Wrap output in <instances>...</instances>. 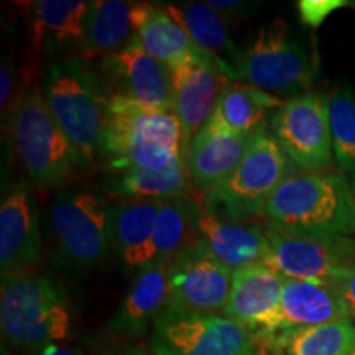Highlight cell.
<instances>
[{"mask_svg": "<svg viewBox=\"0 0 355 355\" xmlns=\"http://www.w3.org/2000/svg\"><path fill=\"white\" fill-rule=\"evenodd\" d=\"M183 127L171 110H155L107 94L101 155L112 171L162 170L186 157Z\"/></svg>", "mask_w": 355, "mask_h": 355, "instance_id": "obj_1", "label": "cell"}, {"mask_svg": "<svg viewBox=\"0 0 355 355\" xmlns=\"http://www.w3.org/2000/svg\"><path fill=\"white\" fill-rule=\"evenodd\" d=\"M273 227L355 239V199L343 173L288 176L265 204Z\"/></svg>", "mask_w": 355, "mask_h": 355, "instance_id": "obj_2", "label": "cell"}, {"mask_svg": "<svg viewBox=\"0 0 355 355\" xmlns=\"http://www.w3.org/2000/svg\"><path fill=\"white\" fill-rule=\"evenodd\" d=\"M43 96L83 162H94L104 141L107 94H104L86 61L74 56L48 64Z\"/></svg>", "mask_w": 355, "mask_h": 355, "instance_id": "obj_3", "label": "cell"}, {"mask_svg": "<svg viewBox=\"0 0 355 355\" xmlns=\"http://www.w3.org/2000/svg\"><path fill=\"white\" fill-rule=\"evenodd\" d=\"M0 326L8 343L28 350L68 339L71 313L64 291L32 272L2 277Z\"/></svg>", "mask_w": 355, "mask_h": 355, "instance_id": "obj_4", "label": "cell"}, {"mask_svg": "<svg viewBox=\"0 0 355 355\" xmlns=\"http://www.w3.org/2000/svg\"><path fill=\"white\" fill-rule=\"evenodd\" d=\"M10 130L21 165L40 188L64 183L74 168L83 163L81 155L53 117L43 91L35 84L26 87L17 101Z\"/></svg>", "mask_w": 355, "mask_h": 355, "instance_id": "obj_5", "label": "cell"}, {"mask_svg": "<svg viewBox=\"0 0 355 355\" xmlns=\"http://www.w3.org/2000/svg\"><path fill=\"white\" fill-rule=\"evenodd\" d=\"M290 170V159L263 125L255 130L254 140L237 168L222 183L206 193V209L230 220L263 216L265 204Z\"/></svg>", "mask_w": 355, "mask_h": 355, "instance_id": "obj_6", "label": "cell"}, {"mask_svg": "<svg viewBox=\"0 0 355 355\" xmlns=\"http://www.w3.org/2000/svg\"><path fill=\"white\" fill-rule=\"evenodd\" d=\"M235 71L237 79L268 94H298L316 78L318 58L277 19L257 32L241 53Z\"/></svg>", "mask_w": 355, "mask_h": 355, "instance_id": "obj_7", "label": "cell"}, {"mask_svg": "<svg viewBox=\"0 0 355 355\" xmlns=\"http://www.w3.org/2000/svg\"><path fill=\"white\" fill-rule=\"evenodd\" d=\"M48 229L61 263L87 270L105 259L110 245L109 207L89 191H63L48 207Z\"/></svg>", "mask_w": 355, "mask_h": 355, "instance_id": "obj_8", "label": "cell"}, {"mask_svg": "<svg viewBox=\"0 0 355 355\" xmlns=\"http://www.w3.org/2000/svg\"><path fill=\"white\" fill-rule=\"evenodd\" d=\"M261 339L232 319L165 309L153 322L155 355H260Z\"/></svg>", "mask_w": 355, "mask_h": 355, "instance_id": "obj_9", "label": "cell"}, {"mask_svg": "<svg viewBox=\"0 0 355 355\" xmlns=\"http://www.w3.org/2000/svg\"><path fill=\"white\" fill-rule=\"evenodd\" d=\"M268 250L263 261L283 278L327 283L355 266V239L265 227Z\"/></svg>", "mask_w": 355, "mask_h": 355, "instance_id": "obj_10", "label": "cell"}, {"mask_svg": "<svg viewBox=\"0 0 355 355\" xmlns=\"http://www.w3.org/2000/svg\"><path fill=\"white\" fill-rule=\"evenodd\" d=\"M273 135L291 165L306 173H322L334 159L327 97L304 92L286 101L272 115Z\"/></svg>", "mask_w": 355, "mask_h": 355, "instance_id": "obj_11", "label": "cell"}, {"mask_svg": "<svg viewBox=\"0 0 355 355\" xmlns=\"http://www.w3.org/2000/svg\"><path fill=\"white\" fill-rule=\"evenodd\" d=\"M173 114L183 127L186 146L214 114L222 92L234 81L237 71L220 58L194 53L171 69Z\"/></svg>", "mask_w": 355, "mask_h": 355, "instance_id": "obj_12", "label": "cell"}, {"mask_svg": "<svg viewBox=\"0 0 355 355\" xmlns=\"http://www.w3.org/2000/svg\"><path fill=\"white\" fill-rule=\"evenodd\" d=\"M232 273L198 241L171 261L166 309L186 314L222 313L232 290Z\"/></svg>", "mask_w": 355, "mask_h": 355, "instance_id": "obj_13", "label": "cell"}, {"mask_svg": "<svg viewBox=\"0 0 355 355\" xmlns=\"http://www.w3.org/2000/svg\"><path fill=\"white\" fill-rule=\"evenodd\" d=\"M285 278L265 261L232 273V290L222 316L247 327L265 340L278 331V309Z\"/></svg>", "mask_w": 355, "mask_h": 355, "instance_id": "obj_14", "label": "cell"}, {"mask_svg": "<svg viewBox=\"0 0 355 355\" xmlns=\"http://www.w3.org/2000/svg\"><path fill=\"white\" fill-rule=\"evenodd\" d=\"M105 73L112 83L109 96L125 99L155 110L173 112L171 69L155 60L133 38L121 51L104 58Z\"/></svg>", "mask_w": 355, "mask_h": 355, "instance_id": "obj_15", "label": "cell"}, {"mask_svg": "<svg viewBox=\"0 0 355 355\" xmlns=\"http://www.w3.org/2000/svg\"><path fill=\"white\" fill-rule=\"evenodd\" d=\"M42 255L37 201L28 184H13L0 206V270L2 277L25 273Z\"/></svg>", "mask_w": 355, "mask_h": 355, "instance_id": "obj_16", "label": "cell"}, {"mask_svg": "<svg viewBox=\"0 0 355 355\" xmlns=\"http://www.w3.org/2000/svg\"><path fill=\"white\" fill-rule=\"evenodd\" d=\"M196 230L198 241L217 261L232 272L263 261L268 250L265 229L260 225L230 220L207 211L206 207L202 209L198 206Z\"/></svg>", "mask_w": 355, "mask_h": 355, "instance_id": "obj_17", "label": "cell"}, {"mask_svg": "<svg viewBox=\"0 0 355 355\" xmlns=\"http://www.w3.org/2000/svg\"><path fill=\"white\" fill-rule=\"evenodd\" d=\"M171 261L159 260L140 270L117 313L109 321L114 334L139 337L166 309L170 298Z\"/></svg>", "mask_w": 355, "mask_h": 355, "instance_id": "obj_18", "label": "cell"}, {"mask_svg": "<svg viewBox=\"0 0 355 355\" xmlns=\"http://www.w3.org/2000/svg\"><path fill=\"white\" fill-rule=\"evenodd\" d=\"M162 199H130L109 207L110 243L128 266L155 263L153 229Z\"/></svg>", "mask_w": 355, "mask_h": 355, "instance_id": "obj_19", "label": "cell"}, {"mask_svg": "<svg viewBox=\"0 0 355 355\" xmlns=\"http://www.w3.org/2000/svg\"><path fill=\"white\" fill-rule=\"evenodd\" d=\"M252 133H219L199 130L186 152L189 180L198 189L209 191L227 178L254 140Z\"/></svg>", "mask_w": 355, "mask_h": 355, "instance_id": "obj_20", "label": "cell"}, {"mask_svg": "<svg viewBox=\"0 0 355 355\" xmlns=\"http://www.w3.org/2000/svg\"><path fill=\"white\" fill-rule=\"evenodd\" d=\"M345 318H350L347 306L329 285L285 278L277 332L322 326Z\"/></svg>", "mask_w": 355, "mask_h": 355, "instance_id": "obj_21", "label": "cell"}, {"mask_svg": "<svg viewBox=\"0 0 355 355\" xmlns=\"http://www.w3.org/2000/svg\"><path fill=\"white\" fill-rule=\"evenodd\" d=\"M137 7L125 0H94L89 6L79 53L84 61L123 50L137 35Z\"/></svg>", "mask_w": 355, "mask_h": 355, "instance_id": "obj_22", "label": "cell"}, {"mask_svg": "<svg viewBox=\"0 0 355 355\" xmlns=\"http://www.w3.org/2000/svg\"><path fill=\"white\" fill-rule=\"evenodd\" d=\"M285 104L279 97L250 84L232 83L222 92L214 114L201 130L219 133H252L265 123L266 115Z\"/></svg>", "mask_w": 355, "mask_h": 355, "instance_id": "obj_23", "label": "cell"}, {"mask_svg": "<svg viewBox=\"0 0 355 355\" xmlns=\"http://www.w3.org/2000/svg\"><path fill=\"white\" fill-rule=\"evenodd\" d=\"M135 38L148 55L170 69L201 51L166 8L153 3H139L137 7Z\"/></svg>", "mask_w": 355, "mask_h": 355, "instance_id": "obj_24", "label": "cell"}, {"mask_svg": "<svg viewBox=\"0 0 355 355\" xmlns=\"http://www.w3.org/2000/svg\"><path fill=\"white\" fill-rule=\"evenodd\" d=\"M263 343L272 355H349L355 347V324L345 318L322 326L279 331Z\"/></svg>", "mask_w": 355, "mask_h": 355, "instance_id": "obj_25", "label": "cell"}, {"mask_svg": "<svg viewBox=\"0 0 355 355\" xmlns=\"http://www.w3.org/2000/svg\"><path fill=\"white\" fill-rule=\"evenodd\" d=\"M178 24L184 28L198 50L220 58L230 66H237L241 53L229 35L225 17L217 13L206 2L166 3L163 6Z\"/></svg>", "mask_w": 355, "mask_h": 355, "instance_id": "obj_26", "label": "cell"}, {"mask_svg": "<svg viewBox=\"0 0 355 355\" xmlns=\"http://www.w3.org/2000/svg\"><path fill=\"white\" fill-rule=\"evenodd\" d=\"M89 6L91 2L84 0H38L26 3L28 19L33 26L35 48L40 50L43 42L73 43L79 46Z\"/></svg>", "mask_w": 355, "mask_h": 355, "instance_id": "obj_27", "label": "cell"}, {"mask_svg": "<svg viewBox=\"0 0 355 355\" xmlns=\"http://www.w3.org/2000/svg\"><path fill=\"white\" fill-rule=\"evenodd\" d=\"M198 206L183 198L162 199L155 219V260L173 261L198 242Z\"/></svg>", "mask_w": 355, "mask_h": 355, "instance_id": "obj_28", "label": "cell"}, {"mask_svg": "<svg viewBox=\"0 0 355 355\" xmlns=\"http://www.w3.org/2000/svg\"><path fill=\"white\" fill-rule=\"evenodd\" d=\"M188 180V165L183 157L162 170L133 168L121 173L115 193L130 199H176L184 196Z\"/></svg>", "mask_w": 355, "mask_h": 355, "instance_id": "obj_29", "label": "cell"}, {"mask_svg": "<svg viewBox=\"0 0 355 355\" xmlns=\"http://www.w3.org/2000/svg\"><path fill=\"white\" fill-rule=\"evenodd\" d=\"M332 152L343 171L355 170V96L345 89H336L327 97Z\"/></svg>", "mask_w": 355, "mask_h": 355, "instance_id": "obj_30", "label": "cell"}, {"mask_svg": "<svg viewBox=\"0 0 355 355\" xmlns=\"http://www.w3.org/2000/svg\"><path fill=\"white\" fill-rule=\"evenodd\" d=\"M347 3L349 2H345V0H301L298 2V12L304 25L316 28V26L322 25V21L332 12L345 7Z\"/></svg>", "mask_w": 355, "mask_h": 355, "instance_id": "obj_31", "label": "cell"}, {"mask_svg": "<svg viewBox=\"0 0 355 355\" xmlns=\"http://www.w3.org/2000/svg\"><path fill=\"white\" fill-rule=\"evenodd\" d=\"M15 68H13L10 60L2 61V69H0V105H2V119L6 121V115H8L10 121L13 107L17 101L13 99V87H15Z\"/></svg>", "mask_w": 355, "mask_h": 355, "instance_id": "obj_32", "label": "cell"}, {"mask_svg": "<svg viewBox=\"0 0 355 355\" xmlns=\"http://www.w3.org/2000/svg\"><path fill=\"white\" fill-rule=\"evenodd\" d=\"M347 306L350 318H355V266L340 272L327 283Z\"/></svg>", "mask_w": 355, "mask_h": 355, "instance_id": "obj_33", "label": "cell"}, {"mask_svg": "<svg viewBox=\"0 0 355 355\" xmlns=\"http://www.w3.org/2000/svg\"><path fill=\"white\" fill-rule=\"evenodd\" d=\"M207 6L214 8L217 13H220L222 17H235V15H242L245 13L248 8H254V7H248L247 2H242V0H209L206 2Z\"/></svg>", "mask_w": 355, "mask_h": 355, "instance_id": "obj_34", "label": "cell"}, {"mask_svg": "<svg viewBox=\"0 0 355 355\" xmlns=\"http://www.w3.org/2000/svg\"><path fill=\"white\" fill-rule=\"evenodd\" d=\"M25 355H83L79 350L73 347H66L61 344H48L43 347L28 350Z\"/></svg>", "mask_w": 355, "mask_h": 355, "instance_id": "obj_35", "label": "cell"}, {"mask_svg": "<svg viewBox=\"0 0 355 355\" xmlns=\"http://www.w3.org/2000/svg\"><path fill=\"white\" fill-rule=\"evenodd\" d=\"M114 355H155L152 350L150 352H146L144 349H123L121 352L114 354Z\"/></svg>", "mask_w": 355, "mask_h": 355, "instance_id": "obj_36", "label": "cell"}, {"mask_svg": "<svg viewBox=\"0 0 355 355\" xmlns=\"http://www.w3.org/2000/svg\"><path fill=\"white\" fill-rule=\"evenodd\" d=\"M350 188H352V194H354V199H355V170L350 173Z\"/></svg>", "mask_w": 355, "mask_h": 355, "instance_id": "obj_37", "label": "cell"}, {"mask_svg": "<svg viewBox=\"0 0 355 355\" xmlns=\"http://www.w3.org/2000/svg\"><path fill=\"white\" fill-rule=\"evenodd\" d=\"M349 355H355V347H354V349H352V352H350V354H349Z\"/></svg>", "mask_w": 355, "mask_h": 355, "instance_id": "obj_38", "label": "cell"}]
</instances>
